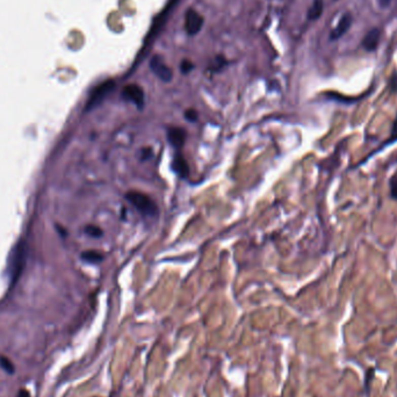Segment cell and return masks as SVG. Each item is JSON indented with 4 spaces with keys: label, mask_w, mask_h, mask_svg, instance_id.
Listing matches in <instances>:
<instances>
[{
    "label": "cell",
    "mask_w": 397,
    "mask_h": 397,
    "mask_svg": "<svg viewBox=\"0 0 397 397\" xmlns=\"http://www.w3.org/2000/svg\"><path fill=\"white\" fill-rule=\"evenodd\" d=\"M126 199L129 201L136 209L142 215L148 218H155L158 214V207L150 196L138 191H129L126 194Z\"/></svg>",
    "instance_id": "6da1fadb"
},
{
    "label": "cell",
    "mask_w": 397,
    "mask_h": 397,
    "mask_svg": "<svg viewBox=\"0 0 397 397\" xmlns=\"http://www.w3.org/2000/svg\"><path fill=\"white\" fill-rule=\"evenodd\" d=\"M25 255L26 250L22 243L17 244V246L12 251L9 262V273L12 281H14L20 275V273H21L23 265H25Z\"/></svg>",
    "instance_id": "7a4b0ae2"
},
{
    "label": "cell",
    "mask_w": 397,
    "mask_h": 397,
    "mask_svg": "<svg viewBox=\"0 0 397 397\" xmlns=\"http://www.w3.org/2000/svg\"><path fill=\"white\" fill-rule=\"evenodd\" d=\"M114 87H115L114 80H107V82H103L102 84H100L99 86L95 87L94 91L91 93L90 99H88V101L86 103V110L90 111L92 108L97 107L99 103H101L107 95L114 90Z\"/></svg>",
    "instance_id": "3957f363"
},
{
    "label": "cell",
    "mask_w": 397,
    "mask_h": 397,
    "mask_svg": "<svg viewBox=\"0 0 397 397\" xmlns=\"http://www.w3.org/2000/svg\"><path fill=\"white\" fill-rule=\"evenodd\" d=\"M122 98L134 103L139 110L144 107V91L136 84H129L123 88Z\"/></svg>",
    "instance_id": "277c9868"
},
{
    "label": "cell",
    "mask_w": 397,
    "mask_h": 397,
    "mask_svg": "<svg viewBox=\"0 0 397 397\" xmlns=\"http://www.w3.org/2000/svg\"><path fill=\"white\" fill-rule=\"evenodd\" d=\"M150 67L151 70L155 72V75L157 76L159 79H162L163 82L168 83L171 82L172 78H173L172 70L166 65L165 63H164L163 58L159 57V56L152 57V59L150 61Z\"/></svg>",
    "instance_id": "5b68a950"
},
{
    "label": "cell",
    "mask_w": 397,
    "mask_h": 397,
    "mask_svg": "<svg viewBox=\"0 0 397 397\" xmlns=\"http://www.w3.org/2000/svg\"><path fill=\"white\" fill-rule=\"evenodd\" d=\"M203 18L194 10H188L185 18V28L188 35H195L201 30Z\"/></svg>",
    "instance_id": "8992f818"
},
{
    "label": "cell",
    "mask_w": 397,
    "mask_h": 397,
    "mask_svg": "<svg viewBox=\"0 0 397 397\" xmlns=\"http://www.w3.org/2000/svg\"><path fill=\"white\" fill-rule=\"evenodd\" d=\"M167 139L175 149H182L186 141V131L180 127H170L167 129Z\"/></svg>",
    "instance_id": "52a82bcc"
},
{
    "label": "cell",
    "mask_w": 397,
    "mask_h": 397,
    "mask_svg": "<svg viewBox=\"0 0 397 397\" xmlns=\"http://www.w3.org/2000/svg\"><path fill=\"white\" fill-rule=\"evenodd\" d=\"M352 25V15L350 13L344 14L340 21L338 22V25L332 30V33L330 35L331 40H338L342 38V36L346 33V31L350 29V27Z\"/></svg>",
    "instance_id": "ba28073f"
},
{
    "label": "cell",
    "mask_w": 397,
    "mask_h": 397,
    "mask_svg": "<svg viewBox=\"0 0 397 397\" xmlns=\"http://www.w3.org/2000/svg\"><path fill=\"white\" fill-rule=\"evenodd\" d=\"M171 167L172 170H173V172H175V173L179 176H182V178H186L188 175V172H190L186 159L184 158L183 155L179 154V152L173 157Z\"/></svg>",
    "instance_id": "9c48e42d"
},
{
    "label": "cell",
    "mask_w": 397,
    "mask_h": 397,
    "mask_svg": "<svg viewBox=\"0 0 397 397\" xmlns=\"http://www.w3.org/2000/svg\"><path fill=\"white\" fill-rule=\"evenodd\" d=\"M380 42V30L378 28H374L368 31L363 40V47L368 51L375 50L379 46Z\"/></svg>",
    "instance_id": "30bf717a"
},
{
    "label": "cell",
    "mask_w": 397,
    "mask_h": 397,
    "mask_svg": "<svg viewBox=\"0 0 397 397\" xmlns=\"http://www.w3.org/2000/svg\"><path fill=\"white\" fill-rule=\"evenodd\" d=\"M323 9H324L323 0H314L310 10L308 12V18L310 20L318 19L323 13Z\"/></svg>",
    "instance_id": "8fae6325"
},
{
    "label": "cell",
    "mask_w": 397,
    "mask_h": 397,
    "mask_svg": "<svg viewBox=\"0 0 397 397\" xmlns=\"http://www.w3.org/2000/svg\"><path fill=\"white\" fill-rule=\"evenodd\" d=\"M0 367H2L7 374H14L15 373V366L13 365V363L4 355L0 356Z\"/></svg>",
    "instance_id": "7c38bea8"
},
{
    "label": "cell",
    "mask_w": 397,
    "mask_h": 397,
    "mask_svg": "<svg viewBox=\"0 0 397 397\" xmlns=\"http://www.w3.org/2000/svg\"><path fill=\"white\" fill-rule=\"evenodd\" d=\"M83 258L88 263H99L103 259V257L95 251H88L83 255Z\"/></svg>",
    "instance_id": "4fadbf2b"
},
{
    "label": "cell",
    "mask_w": 397,
    "mask_h": 397,
    "mask_svg": "<svg viewBox=\"0 0 397 397\" xmlns=\"http://www.w3.org/2000/svg\"><path fill=\"white\" fill-rule=\"evenodd\" d=\"M389 187H390L391 198L397 200V172L389 180Z\"/></svg>",
    "instance_id": "5bb4252c"
},
{
    "label": "cell",
    "mask_w": 397,
    "mask_h": 397,
    "mask_svg": "<svg viewBox=\"0 0 397 397\" xmlns=\"http://www.w3.org/2000/svg\"><path fill=\"white\" fill-rule=\"evenodd\" d=\"M185 118H186V120H188V121L194 122V121H196V120H198V112H196L195 110H192V108L191 110H187L185 112Z\"/></svg>",
    "instance_id": "9a60e30c"
},
{
    "label": "cell",
    "mask_w": 397,
    "mask_h": 397,
    "mask_svg": "<svg viewBox=\"0 0 397 397\" xmlns=\"http://www.w3.org/2000/svg\"><path fill=\"white\" fill-rule=\"evenodd\" d=\"M86 232L90 236H93V237H100L102 235V231L99 229L97 227H87L86 228Z\"/></svg>",
    "instance_id": "2e32d148"
},
{
    "label": "cell",
    "mask_w": 397,
    "mask_h": 397,
    "mask_svg": "<svg viewBox=\"0 0 397 397\" xmlns=\"http://www.w3.org/2000/svg\"><path fill=\"white\" fill-rule=\"evenodd\" d=\"M193 64H192L190 61H183L182 63V71L184 74H188V72L193 70Z\"/></svg>",
    "instance_id": "e0dca14e"
},
{
    "label": "cell",
    "mask_w": 397,
    "mask_h": 397,
    "mask_svg": "<svg viewBox=\"0 0 397 397\" xmlns=\"http://www.w3.org/2000/svg\"><path fill=\"white\" fill-rule=\"evenodd\" d=\"M18 397H31L30 392L26 390V389H20L18 392Z\"/></svg>",
    "instance_id": "ac0fdd59"
},
{
    "label": "cell",
    "mask_w": 397,
    "mask_h": 397,
    "mask_svg": "<svg viewBox=\"0 0 397 397\" xmlns=\"http://www.w3.org/2000/svg\"><path fill=\"white\" fill-rule=\"evenodd\" d=\"M379 3H380V5H381V7H382V9H386V7L390 5L391 0H379Z\"/></svg>",
    "instance_id": "d6986e66"
}]
</instances>
